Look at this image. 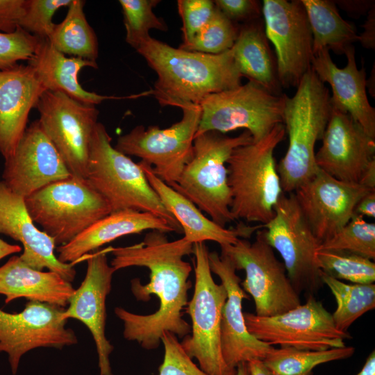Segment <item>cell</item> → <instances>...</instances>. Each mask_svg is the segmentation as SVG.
<instances>
[{
  "mask_svg": "<svg viewBox=\"0 0 375 375\" xmlns=\"http://www.w3.org/2000/svg\"><path fill=\"white\" fill-rule=\"evenodd\" d=\"M262 228L269 244L281 256L297 294L317 292L323 285L316 260L321 243L310 228L294 192L281 195L273 217L262 224Z\"/></svg>",
  "mask_w": 375,
  "mask_h": 375,
  "instance_id": "12",
  "label": "cell"
},
{
  "mask_svg": "<svg viewBox=\"0 0 375 375\" xmlns=\"http://www.w3.org/2000/svg\"><path fill=\"white\" fill-rule=\"evenodd\" d=\"M151 230L176 232L167 220L151 212L133 210L113 212L67 244L59 246L57 258L61 262L74 265L88 253L117 238Z\"/></svg>",
  "mask_w": 375,
  "mask_h": 375,
  "instance_id": "26",
  "label": "cell"
},
{
  "mask_svg": "<svg viewBox=\"0 0 375 375\" xmlns=\"http://www.w3.org/2000/svg\"><path fill=\"white\" fill-rule=\"evenodd\" d=\"M72 176L38 119L27 126L14 153L4 160L2 181L24 198Z\"/></svg>",
  "mask_w": 375,
  "mask_h": 375,
  "instance_id": "18",
  "label": "cell"
},
{
  "mask_svg": "<svg viewBox=\"0 0 375 375\" xmlns=\"http://www.w3.org/2000/svg\"><path fill=\"white\" fill-rule=\"evenodd\" d=\"M371 191L375 190L338 180L318 168L294 194L313 234L322 243L351 220L357 203Z\"/></svg>",
  "mask_w": 375,
  "mask_h": 375,
  "instance_id": "17",
  "label": "cell"
},
{
  "mask_svg": "<svg viewBox=\"0 0 375 375\" xmlns=\"http://www.w3.org/2000/svg\"><path fill=\"white\" fill-rule=\"evenodd\" d=\"M65 308L29 301L19 312L0 309V353H7L11 372H17L22 357L39 347L62 349L78 342L66 324Z\"/></svg>",
  "mask_w": 375,
  "mask_h": 375,
  "instance_id": "16",
  "label": "cell"
},
{
  "mask_svg": "<svg viewBox=\"0 0 375 375\" xmlns=\"http://www.w3.org/2000/svg\"><path fill=\"white\" fill-rule=\"evenodd\" d=\"M334 2L349 16L357 18L367 14L375 6L374 0H338Z\"/></svg>",
  "mask_w": 375,
  "mask_h": 375,
  "instance_id": "44",
  "label": "cell"
},
{
  "mask_svg": "<svg viewBox=\"0 0 375 375\" xmlns=\"http://www.w3.org/2000/svg\"><path fill=\"white\" fill-rule=\"evenodd\" d=\"M5 235L23 247L22 260L37 270L56 272L72 283L76 274L73 264L61 262L56 256L54 240L37 228L25 204L24 198L0 181V235Z\"/></svg>",
  "mask_w": 375,
  "mask_h": 375,
  "instance_id": "22",
  "label": "cell"
},
{
  "mask_svg": "<svg viewBox=\"0 0 375 375\" xmlns=\"http://www.w3.org/2000/svg\"><path fill=\"white\" fill-rule=\"evenodd\" d=\"M285 94H274L249 81L237 88L206 96L199 104L201 117L195 135L238 128L248 131L257 142L278 124H283Z\"/></svg>",
  "mask_w": 375,
  "mask_h": 375,
  "instance_id": "10",
  "label": "cell"
},
{
  "mask_svg": "<svg viewBox=\"0 0 375 375\" xmlns=\"http://www.w3.org/2000/svg\"><path fill=\"white\" fill-rule=\"evenodd\" d=\"M321 278L335 298L337 306L331 315L338 331L347 333L356 319L374 309V283H347L323 272L321 273Z\"/></svg>",
  "mask_w": 375,
  "mask_h": 375,
  "instance_id": "33",
  "label": "cell"
},
{
  "mask_svg": "<svg viewBox=\"0 0 375 375\" xmlns=\"http://www.w3.org/2000/svg\"><path fill=\"white\" fill-rule=\"evenodd\" d=\"M220 247L221 253L231 260L236 271H244L245 279L240 285L252 297L255 315L274 316L301 303L284 264L276 258L274 249L267 242L263 228L256 231L253 242L239 238L233 244Z\"/></svg>",
  "mask_w": 375,
  "mask_h": 375,
  "instance_id": "9",
  "label": "cell"
},
{
  "mask_svg": "<svg viewBox=\"0 0 375 375\" xmlns=\"http://www.w3.org/2000/svg\"><path fill=\"white\" fill-rule=\"evenodd\" d=\"M322 140L315 152L317 167L338 180L359 183L375 159V138L350 115L333 108Z\"/></svg>",
  "mask_w": 375,
  "mask_h": 375,
  "instance_id": "20",
  "label": "cell"
},
{
  "mask_svg": "<svg viewBox=\"0 0 375 375\" xmlns=\"http://www.w3.org/2000/svg\"><path fill=\"white\" fill-rule=\"evenodd\" d=\"M24 201L33 222L58 247L111 213L107 202L86 179L72 176L46 185Z\"/></svg>",
  "mask_w": 375,
  "mask_h": 375,
  "instance_id": "7",
  "label": "cell"
},
{
  "mask_svg": "<svg viewBox=\"0 0 375 375\" xmlns=\"http://www.w3.org/2000/svg\"><path fill=\"white\" fill-rule=\"evenodd\" d=\"M85 3L83 0H72L65 19L55 24L47 40L64 55L97 62L98 40L83 12Z\"/></svg>",
  "mask_w": 375,
  "mask_h": 375,
  "instance_id": "31",
  "label": "cell"
},
{
  "mask_svg": "<svg viewBox=\"0 0 375 375\" xmlns=\"http://www.w3.org/2000/svg\"><path fill=\"white\" fill-rule=\"evenodd\" d=\"M126 29V42L135 50L149 38V31H167L164 20L157 17L153 8L159 0H119Z\"/></svg>",
  "mask_w": 375,
  "mask_h": 375,
  "instance_id": "36",
  "label": "cell"
},
{
  "mask_svg": "<svg viewBox=\"0 0 375 375\" xmlns=\"http://www.w3.org/2000/svg\"><path fill=\"white\" fill-rule=\"evenodd\" d=\"M75 289L58 274L31 268L13 256L0 267V294L8 303L18 298L65 308Z\"/></svg>",
  "mask_w": 375,
  "mask_h": 375,
  "instance_id": "28",
  "label": "cell"
},
{
  "mask_svg": "<svg viewBox=\"0 0 375 375\" xmlns=\"http://www.w3.org/2000/svg\"><path fill=\"white\" fill-rule=\"evenodd\" d=\"M262 13L266 36L274 47L282 88L298 86L312 69V35L301 0H264Z\"/></svg>",
  "mask_w": 375,
  "mask_h": 375,
  "instance_id": "15",
  "label": "cell"
},
{
  "mask_svg": "<svg viewBox=\"0 0 375 375\" xmlns=\"http://www.w3.org/2000/svg\"><path fill=\"white\" fill-rule=\"evenodd\" d=\"M46 90L28 64L0 70V154L4 160L14 153L31 110Z\"/></svg>",
  "mask_w": 375,
  "mask_h": 375,
  "instance_id": "24",
  "label": "cell"
},
{
  "mask_svg": "<svg viewBox=\"0 0 375 375\" xmlns=\"http://www.w3.org/2000/svg\"><path fill=\"white\" fill-rule=\"evenodd\" d=\"M317 250L348 252L374 260L375 224L354 214L341 230L321 243Z\"/></svg>",
  "mask_w": 375,
  "mask_h": 375,
  "instance_id": "35",
  "label": "cell"
},
{
  "mask_svg": "<svg viewBox=\"0 0 375 375\" xmlns=\"http://www.w3.org/2000/svg\"><path fill=\"white\" fill-rule=\"evenodd\" d=\"M262 19L244 23L231 48L242 76L254 81L269 92L281 95L276 58L270 48Z\"/></svg>",
  "mask_w": 375,
  "mask_h": 375,
  "instance_id": "29",
  "label": "cell"
},
{
  "mask_svg": "<svg viewBox=\"0 0 375 375\" xmlns=\"http://www.w3.org/2000/svg\"><path fill=\"white\" fill-rule=\"evenodd\" d=\"M115 269L108 264L106 250L90 255L86 274L69 299L65 317L83 323L94 340L100 375H113L110 356L113 346L106 336V297L112 287Z\"/></svg>",
  "mask_w": 375,
  "mask_h": 375,
  "instance_id": "21",
  "label": "cell"
},
{
  "mask_svg": "<svg viewBox=\"0 0 375 375\" xmlns=\"http://www.w3.org/2000/svg\"><path fill=\"white\" fill-rule=\"evenodd\" d=\"M374 65L373 66V69H372L371 74L368 78L366 79V88L368 90L369 94L375 97V90L372 88V83L374 84Z\"/></svg>",
  "mask_w": 375,
  "mask_h": 375,
  "instance_id": "51",
  "label": "cell"
},
{
  "mask_svg": "<svg viewBox=\"0 0 375 375\" xmlns=\"http://www.w3.org/2000/svg\"><path fill=\"white\" fill-rule=\"evenodd\" d=\"M42 39L19 26L11 33H0V70L11 68L22 60L28 61Z\"/></svg>",
  "mask_w": 375,
  "mask_h": 375,
  "instance_id": "39",
  "label": "cell"
},
{
  "mask_svg": "<svg viewBox=\"0 0 375 375\" xmlns=\"http://www.w3.org/2000/svg\"><path fill=\"white\" fill-rule=\"evenodd\" d=\"M253 142L244 131L235 137L216 131L195 135L192 156L178 181L170 185L185 196L210 219L222 227L235 221L226 167L233 150Z\"/></svg>",
  "mask_w": 375,
  "mask_h": 375,
  "instance_id": "6",
  "label": "cell"
},
{
  "mask_svg": "<svg viewBox=\"0 0 375 375\" xmlns=\"http://www.w3.org/2000/svg\"><path fill=\"white\" fill-rule=\"evenodd\" d=\"M344 54L347 65L340 68L333 61L329 51L322 49L314 54L312 69L322 82L331 86L333 108L350 115L375 138V109L367 95L365 70L358 68L353 44Z\"/></svg>",
  "mask_w": 375,
  "mask_h": 375,
  "instance_id": "23",
  "label": "cell"
},
{
  "mask_svg": "<svg viewBox=\"0 0 375 375\" xmlns=\"http://www.w3.org/2000/svg\"><path fill=\"white\" fill-rule=\"evenodd\" d=\"M240 26L226 17L216 6L206 26L188 44L179 48L208 54H219L233 47Z\"/></svg>",
  "mask_w": 375,
  "mask_h": 375,
  "instance_id": "37",
  "label": "cell"
},
{
  "mask_svg": "<svg viewBox=\"0 0 375 375\" xmlns=\"http://www.w3.org/2000/svg\"><path fill=\"white\" fill-rule=\"evenodd\" d=\"M208 262L211 272L218 276L227 293L221 319V348L226 363L236 369L241 362L262 360L274 347L258 340L247 328L242 302L249 297L233 264L226 255L215 251L208 253Z\"/></svg>",
  "mask_w": 375,
  "mask_h": 375,
  "instance_id": "19",
  "label": "cell"
},
{
  "mask_svg": "<svg viewBox=\"0 0 375 375\" xmlns=\"http://www.w3.org/2000/svg\"><path fill=\"white\" fill-rule=\"evenodd\" d=\"M236 375H249L247 362H241L236 367Z\"/></svg>",
  "mask_w": 375,
  "mask_h": 375,
  "instance_id": "52",
  "label": "cell"
},
{
  "mask_svg": "<svg viewBox=\"0 0 375 375\" xmlns=\"http://www.w3.org/2000/svg\"><path fill=\"white\" fill-rule=\"evenodd\" d=\"M160 231H149L138 244L111 249L110 265L117 271L129 267H144L149 272L145 285L139 278L131 282L133 294L139 301L149 300L151 294L159 300L158 309L152 314L139 315L117 307L115 313L123 322L126 340L137 342L147 350L156 349L164 332L185 338L191 332L190 325L183 319L187 306L190 264L183 258L193 253V244L183 237L169 241Z\"/></svg>",
  "mask_w": 375,
  "mask_h": 375,
  "instance_id": "1",
  "label": "cell"
},
{
  "mask_svg": "<svg viewBox=\"0 0 375 375\" xmlns=\"http://www.w3.org/2000/svg\"><path fill=\"white\" fill-rule=\"evenodd\" d=\"M161 342L164 358L159 367V375H209L192 361L174 334L164 332Z\"/></svg>",
  "mask_w": 375,
  "mask_h": 375,
  "instance_id": "40",
  "label": "cell"
},
{
  "mask_svg": "<svg viewBox=\"0 0 375 375\" xmlns=\"http://www.w3.org/2000/svg\"><path fill=\"white\" fill-rule=\"evenodd\" d=\"M177 7L183 24V42L180 46H184L189 44L209 22L215 5L210 0H178Z\"/></svg>",
  "mask_w": 375,
  "mask_h": 375,
  "instance_id": "41",
  "label": "cell"
},
{
  "mask_svg": "<svg viewBox=\"0 0 375 375\" xmlns=\"http://www.w3.org/2000/svg\"><path fill=\"white\" fill-rule=\"evenodd\" d=\"M354 214L374 218L375 191L369 192L359 201L355 208Z\"/></svg>",
  "mask_w": 375,
  "mask_h": 375,
  "instance_id": "46",
  "label": "cell"
},
{
  "mask_svg": "<svg viewBox=\"0 0 375 375\" xmlns=\"http://www.w3.org/2000/svg\"><path fill=\"white\" fill-rule=\"evenodd\" d=\"M136 51L157 74L152 95L162 107L199 105L209 94L242 85L231 49L208 54L175 48L150 37Z\"/></svg>",
  "mask_w": 375,
  "mask_h": 375,
  "instance_id": "2",
  "label": "cell"
},
{
  "mask_svg": "<svg viewBox=\"0 0 375 375\" xmlns=\"http://www.w3.org/2000/svg\"><path fill=\"white\" fill-rule=\"evenodd\" d=\"M181 120L166 128L158 126H136L118 138L114 147L126 156L141 158L153 172L168 185L176 183L192 156L193 142L197 132L201 108L188 103L180 108Z\"/></svg>",
  "mask_w": 375,
  "mask_h": 375,
  "instance_id": "11",
  "label": "cell"
},
{
  "mask_svg": "<svg viewBox=\"0 0 375 375\" xmlns=\"http://www.w3.org/2000/svg\"><path fill=\"white\" fill-rule=\"evenodd\" d=\"M359 183L371 190H375V159L367 167Z\"/></svg>",
  "mask_w": 375,
  "mask_h": 375,
  "instance_id": "47",
  "label": "cell"
},
{
  "mask_svg": "<svg viewBox=\"0 0 375 375\" xmlns=\"http://www.w3.org/2000/svg\"><path fill=\"white\" fill-rule=\"evenodd\" d=\"M285 133L278 124L262 139L233 150L226 164L235 220L265 224L273 217L284 193L274 154Z\"/></svg>",
  "mask_w": 375,
  "mask_h": 375,
  "instance_id": "4",
  "label": "cell"
},
{
  "mask_svg": "<svg viewBox=\"0 0 375 375\" xmlns=\"http://www.w3.org/2000/svg\"><path fill=\"white\" fill-rule=\"evenodd\" d=\"M301 1L312 31L313 54L326 49L342 55L358 41L356 28L342 17L334 1Z\"/></svg>",
  "mask_w": 375,
  "mask_h": 375,
  "instance_id": "30",
  "label": "cell"
},
{
  "mask_svg": "<svg viewBox=\"0 0 375 375\" xmlns=\"http://www.w3.org/2000/svg\"><path fill=\"white\" fill-rule=\"evenodd\" d=\"M247 363L249 375H274L260 360H253Z\"/></svg>",
  "mask_w": 375,
  "mask_h": 375,
  "instance_id": "48",
  "label": "cell"
},
{
  "mask_svg": "<svg viewBox=\"0 0 375 375\" xmlns=\"http://www.w3.org/2000/svg\"><path fill=\"white\" fill-rule=\"evenodd\" d=\"M147 181L156 192L163 206L180 224L184 238L192 244L213 241L221 245L233 244L239 238L247 239L261 228L240 223L234 228H226L205 216L201 211L185 196L160 180L147 163L138 162Z\"/></svg>",
  "mask_w": 375,
  "mask_h": 375,
  "instance_id": "25",
  "label": "cell"
},
{
  "mask_svg": "<svg viewBox=\"0 0 375 375\" xmlns=\"http://www.w3.org/2000/svg\"><path fill=\"white\" fill-rule=\"evenodd\" d=\"M205 242L193 244L195 257V283L193 296L188 303L192 335L184 338L181 346L195 358L199 367L209 375H236V369L226 363L221 348L222 312L227 298L224 286L213 280Z\"/></svg>",
  "mask_w": 375,
  "mask_h": 375,
  "instance_id": "8",
  "label": "cell"
},
{
  "mask_svg": "<svg viewBox=\"0 0 375 375\" xmlns=\"http://www.w3.org/2000/svg\"><path fill=\"white\" fill-rule=\"evenodd\" d=\"M105 126L93 131L86 181L107 202L111 212L133 210L167 220L179 233L181 227L149 183L139 163L112 147Z\"/></svg>",
  "mask_w": 375,
  "mask_h": 375,
  "instance_id": "5",
  "label": "cell"
},
{
  "mask_svg": "<svg viewBox=\"0 0 375 375\" xmlns=\"http://www.w3.org/2000/svg\"><path fill=\"white\" fill-rule=\"evenodd\" d=\"M316 260L321 272L351 283L375 281V263L363 256L344 251L317 250Z\"/></svg>",
  "mask_w": 375,
  "mask_h": 375,
  "instance_id": "34",
  "label": "cell"
},
{
  "mask_svg": "<svg viewBox=\"0 0 375 375\" xmlns=\"http://www.w3.org/2000/svg\"><path fill=\"white\" fill-rule=\"evenodd\" d=\"M363 31L358 35V41L365 49L375 48V6L369 10L367 18L362 25Z\"/></svg>",
  "mask_w": 375,
  "mask_h": 375,
  "instance_id": "45",
  "label": "cell"
},
{
  "mask_svg": "<svg viewBox=\"0 0 375 375\" xmlns=\"http://www.w3.org/2000/svg\"><path fill=\"white\" fill-rule=\"evenodd\" d=\"M72 0H26L24 14L19 26L42 39H48L56 24L53 17L58 9L68 6Z\"/></svg>",
  "mask_w": 375,
  "mask_h": 375,
  "instance_id": "38",
  "label": "cell"
},
{
  "mask_svg": "<svg viewBox=\"0 0 375 375\" xmlns=\"http://www.w3.org/2000/svg\"><path fill=\"white\" fill-rule=\"evenodd\" d=\"M26 0H0V33L15 31L22 18Z\"/></svg>",
  "mask_w": 375,
  "mask_h": 375,
  "instance_id": "43",
  "label": "cell"
},
{
  "mask_svg": "<svg viewBox=\"0 0 375 375\" xmlns=\"http://www.w3.org/2000/svg\"><path fill=\"white\" fill-rule=\"evenodd\" d=\"M47 90L62 92L78 101L99 104L107 99L137 98L146 92L129 97L106 96L84 90L78 83L79 72L85 67L98 68L97 62L76 57H67L47 39H42L34 56L28 61Z\"/></svg>",
  "mask_w": 375,
  "mask_h": 375,
  "instance_id": "27",
  "label": "cell"
},
{
  "mask_svg": "<svg viewBox=\"0 0 375 375\" xmlns=\"http://www.w3.org/2000/svg\"><path fill=\"white\" fill-rule=\"evenodd\" d=\"M356 375H375V351L367 356L362 369Z\"/></svg>",
  "mask_w": 375,
  "mask_h": 375,
  "instance_id": "49",
  "label": "cell"
},
{
  "mask_svg": "<svg viewBox=\"0 0 375 375\" xmlns=\"http://www.w3.org/2000/svg\"><path fill=\"white\" fill-rule=\"evenodd\" d=\"M215 6L229 19L247 23L261 19L262 3L257 0H216Z\"/></svg>",
  "mask_w": 375,
  "mask_h": 375,
  "instance_id": "42",
  "label": "cell"
},
{
  "mask_svg": "<svg viewBox=\"0 0 375 375\" xmlns=\"http://www.w3.org/2000/svg\"><path fill=\"white\" fill-rule=\"evenodd\" d=\"M354 353V347L347 346L319 351L280 347L273 348L262 362L274 375H313L318 365L349 358Z\"/></svg>",
  "mask_w": 375,
  "mask_h": 375,
  "instance_id": "32",
  "label": "cell"
},
{
  "mask_svg": "<svg viewBox=\"0 0 375 375\" xmlns=\"http://www.w3.org/2000/svg\"><path fill=\"white\" fill-rule=\"evenodd\" d=\"M292 97L285 94L283 124L289 139L277 171L284 193L294 192L317 171L315 144L322 140L333 107L331 94L311 69Z\"/></svg>",
  "mask_w": 375,
  "mask_h": 375,
  "instance_id": "3",
  "label": "cell"
},
{
  "mask_svg": "<svg viewBox=\"0 0 375 375\" xmlns=\"http://www.w3.org/2000/svg\"><path fill=\"white\" fill-rule=\"evenodd\" d=\"M244 317L249 332L272 346L319 351L345 347V340L352 338L336 328L331 314L312 294L305 303L280 315L244 312Z\"/></svg>",
  "mask_w": 375,
  "mask_h": 375,
  "instance_id": "13",
  "label": "cell"
},
{
  "mask_svg": "<svg viewBox=\"0 0 375 375\" xmlns=\"http://www.w3.org/2000/svg\"><path fill=\"white\" fill-rule=\"evenodd\" d=\"M22 248L17 244H9L0 238V260L22 251Z\"/></svg>",
  "mask_w": 375,
  "mask_h": 375,
  "instance_id": "50",
  "label": "cell"
},
{
  "mask_svg": "<svg viewBox=\"0 0 375 375\" xmlns=\"http://www.w3.org/2000/svg\"><path fill=\"white\" fill-rule=\"evenodd\" d=\"M35 108L44 133L71 176L85 179L91 140L98 123L95 105L78 101L60 92L46 90Z\"/></svg>",
  "mask_w": 375,
  "mask_h": 375,
  "instance_id": "14",
  "label": "cell"
}]
</instances>
